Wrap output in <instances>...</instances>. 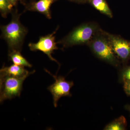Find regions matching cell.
Returning a JSON list of instances; mask_svg holds the SVG:
<instances>
[{
  "instance_id": "cell-7",
  "label": "cell",
  "mask_w": 130,
  "mask_h": 130,
  "mask_svg": "<svg viewBox=\"0 0 130 130\" xmlns=\"http://www.w3.org/2000/svg\"><path fill=\"white\" fill-rule=\"evenodd\" d=\"M111 40L112 48L120 58L126 59L130 56V42L115 37L111 38Z\"/></svg>"
},
{
  "instance_id": "cell-2",
  "label": "cell",
  "mask_w": 130,
  "mask_h": 130,
  "mask_svg": "<svg viewBox=\"0 0 130 130\" xmlns=\"http://www.w3.org/2000/svg\"><path fill=\"white\" fill-rule=\"evenodd\" d=\"M27 77H18L0 75V102L20 96L23 84Z\"/></svg>"
},
{
  "instance_id": "cell-12",
  "label": "cell",
  "mask_w": 130,
  "mask_h": 130,
  "mask_svg": "<svg viewBox=\"0 0 130 130\" xmlns=\"http://www.w3.org/2000/svg\"><path fill=\"white\" fill-rule=\"evenodd\" d=\"M91 3L96 9L101 12L112 17V13L105 0H91Z\"/></svg>"
},
{
  "instance_id": "cell-3",
  "label": "cell",
  "mask_w": 130,
  "mask_h": 130,
  "mask_svg": "<svg viewBox=\"0 0 130 130\" xmlns=\"http://www.w3.org/2000/svg\"><path fill=\"white\" fill-rule=\"evenodd\" d=\"M45 70L55 79V83L47 89L53 95L54 106L56 107L58 101L61 98L71 95L70 90L74 84L72 81H67L63 77L53 75L47 70Z\"/></svg>"
},
{
  "instance_id": "cell-6",
  "label": "cell",
  "mask_w": 130,
  "mask_h": 130,
  "mask_svg": "<svg viewBox=\"0 0 130 130\" xmlns=\"http://www.w3.org/2000/svg\"><path fill=\"white\" fill-rule=\"evenodd\" d=\"M92 48L100 58L110 63H115L116 58L113 50L106 40L102 38L96 39L92 43Z\"/></svg>"
},
{
  "instance_id": "cell-4",
  "label": "cell",
  "mask_w": 130,
  "mask_h": 130,
  "mask_svg": "<svg viewBox=\"0 0 130 130\" xmlns=\"http://www.w3.org/2000/svg\"><path fill=\"white\" fill-rule=\"evenodd\" d=\"M56 30L52 34L47 35L45 36L40 37L39 41L36 43H30L29 47L31 51H36L39 50L46 54L51 60L55 61L59 64L57 60L53 58L52 54L55 50L58 49L55 42V34Z\"/></svg>"
},
{
  "instance_id": "cell-10",
  "label": "cell",
  "mask_w": 130,
  "mask_h": 130,
  "mask_svg": "<svg viewBox=\"0 0 130 130\" xmlns=\"http://www.w3.org/2000/svg\"><path fill=\"white\" fill-rule=\"evenodd\" d=\"M8 56L9 59L14 64L29 67H32V65L22 56L20 51L14 50L10 51L9 52Z\"/></svg>"
},
{
  "instance_id": "cell-15",
  "label": "cell",
  "mask_w": 130,
  "mask_h": 130,
  "mask_svg": "<svg viewBox=\"0 0 130 130\" xmlns=\"http://www.w3.org/2000/svg\"><path fill=\"white\" fill-rule=\"evenodd\" d=\"M123 77L125 81H130V68H128L124 72Z\"/></svg>"
},
{
  "instance_id": "cell-1",
  "label": "cell",
  "mask_w": 130,
  "mask_h": 130,
  "mask_svg": "<svg viewBox=\"0 0 130 130\" xmlns=\"http://www.w3.org/2000/svg\"><path fill=\"white\" fill-rule=\"evenodd\" d=\"M11 22L1 26L2 36L7 42L9 52L20 51L24 39L27 33V29L19 21V16L13 14Z\"/></svg>"
},
{
  "instance_id": "cell-16",
  "label": "cell",
  "mask_w": 130,
  "mask_h": 130,
  "mask_svg": "<svg viewBox=\"0 0 130 130\" xmlns=\"http://www.w3.org/2000/svg\"><path fill=\"white\" fill-rule=\"evenodd\" d=\"M9 1L13 5H14L16 4V2H17L18 0H9Z\"/></svg>"
},
{
  "instance_id": "cell-17",
  "label": "cell",
  "mask_w": 130,
  "mask_h": 130,
  "mask_svg": "<svg viewBox=\"0 0 130 130\" xmlns=\"http://www.w3.org/2000/svg\"><path fill=\"white\" fill-rule=\"evenodd\" d=\"M127 108V109H128V110H129V111H130V106L128 107Z\"/></svg>"
},
{
  "instance_id": "cell-11",
  "label": "cell",
  "mask_w": 130,
  "mask_h": 130,
  "mask_svg": "<svg viewBox=\"0 0 130 130\" xmlns=\"http://www.w3.org/2000/svg\"><path fill=\"white\" fill-rule=\"evenodd\" d=\"M126 125V120L124 117L121 116L108 124L104 130H124L125 129Z\"/></svg>"
},
{
  "instance_id": "cell-14",
  "label": "cell",
  "mask_w": 130,
  "mask_h": 130,
  "mask_svg": "<svg viewBox=\"0 0 130 130\" xmlns=\"http://www.w3.org/2000/svg\"><path fill=\"white\" fill-rule=\"evenodd\" d=\"M124 88L126 93L130 95V81H125Z\"/></svg>"
},
{
  "instance_id": "cell-8",
  "label": "cell",
  "mask_w": 130,
  "mask_h": 130,
  "mask_svg": "<svg viewBox=\"0 0 130 130\" xmlns=\"http://www.w3.org/2000/svg\"><path fill=\"white\" fill-rule=\"evenodd\" d=\"M35 72V71L31 72H29L24 68V67L14 64L7 67H3L0 70V75H9L18 77H28Z\"/></svg>"
},
{
  "instance_id": "cell-13",
  "label": "cell",
  "mask_w": 130,
  "mask_h": 130,
  "mask_svg": "<svg viewBox=\"0 0 130 130\" xmlns=\"http://www.w3.org/2000/svg\"><path fill=\"white\" fill-rule=\"evenodd\" d=\"M13 6L9 0H0V11L2 16L6 18L7 14L11 12Z\"/></svg>"
},
{
  "instance_id": "cell-9",
  "label": "cell",
  "mask_w": 130,
  "mask_h": 130,
  "mask_svg": "<svg viewBox=\"0 0 130 130\" xmlns=\"http://www.w3.org/2000/svg\"><path fill=\"white\" fill-rule=\"evenodd\" d=\"M55 0H39L32 5L31 9L44 14L47 18L51 19L50 8Z\"/></svg>"
},
{
  "instance_id": "cell-5",
  "label": "cell",
  "mask_w": 130,
  "mask_h": 130,
  "mask_svg": "<svg viewBox=\"0 0 130 130\" xmlns=\"http://www.w3.org/2000/svg\"><path fill=\"white\" fill-rule=\"evenodd\" d=\"M94 28L88 25H84L77 28L66 38L65 44L73 45L85 43L90 40L94 33Z\"/></svg>"
}]
</instances>
